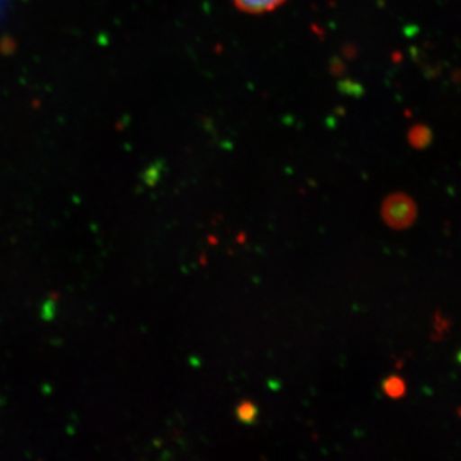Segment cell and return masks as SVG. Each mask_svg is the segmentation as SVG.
Here are the masks:
<instances>
[{"label":"cell","instance_id":"cell-3","mask_svg":"<svg viewBox=\"0 0 461 461\" xmlns=\"http://www.w3.org/2000/svg\"><path fill=\"white\" fill-rule=\"evenodd\" d=\"M236 417L244 424L256 423L258 408L253 402L245 400V402H240L238 408H236Z\"/></svg>","mask_w":461,"mask_h":461},{"label":"cell","instance_id":"cell-2","mask_svg":"<svg viewBox=\"0 0 461 461\" xmlns=\"http://www.w3.org/2000/svg\"><path fill=\"white\" fill-rule=\"evenodd\" d=\"M287 0H233L236 8L249 14H262L275 11Z\"/></svg>","mask_w":461,"mask_h":461},{"label":"cell","instance_id":"cell-6","mask_svg":"<svg viewBox=\"0 0 461 461\" xmlns=\"http://www.w3.org/2000/svg\"><path fill=\"white\" fill-rule=\"evenodd\" d=\"M54 314H56V303L54 300H50L45 303L41 315L44 320H53Z\"/></svg>","mask_w":461,"mask_h":461},{"label":"cell","instance_id":"cell-4","mask_svg":"<svg viewBox=\"0 0 461 461\" xmlns=\"http://www.w3.org/2000/svg\"><path fill=\"white\" fill-rule=\"evenodd\" d=\"M384 391L387 396L393 397V399H402L406 393L405 382L397 375H391L384 382Z\"/></svg>","mask_w":461,"mask_h":461},{"label":"cell","instance_id":"cell-5","mask_svg":"<svg viewBox=\"0 0 461 461\" xmlns=\"http://www.w3.org/2000/svg\"><path fill=\"white\" fill-rule=\"evenodd\" d=\"M409 140L412 147L421 149L427 147L430 141V132L427 127L417 126L411 130V135H409Z\"/></svg>","mask_w":461,"mask_h":461},{"label":"cell","instance_id":"cell-1","mask_svg":"<svg viewBox=\"0 0 461 461\" xmlns=\"http://www.w3.org/2000/svg\"><path fill=\"white\" fill-rule=\"evenodd\" d=\"M381 214L384 223L391 229L406 230L417 220V204L405 194H393L384 199Z\"/></svg>","mask_w":461,"mask_h":461}]
</instances>
